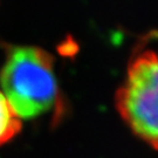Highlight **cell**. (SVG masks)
I'll use <instances>...</instances> for the list:
<instances>
[{
    "instance_id": "cell-1",
    "label": "cell",
    "mask_w": 158,
    "mask_h": 158,
    "mask_svg": "<svg viewBox=\"0 0 158 158\" xmlns=\"http://www.w3.org/2000/svg\"><path fill=\"white\" fill-rule=\"evenodd\" d=\"M0 91L21 121L48 113L59 96L53 56L36 46H10L0 69Z\"/></svg>"
},
{
    "instance_id": "cell-2",
    "label": "cell",
    "mask_w": 158,
    "mask_h": 158,
    "mask_svg": "<svg viewBox=\"0 0 158 158\" xmlns=\"http://www.w3.org/2000/svg\"><path fill=\"white\" fill-rule=\"evenodd\" d=\"M115 102L131 131L158 150V52L149 49L131 59Z\"/></svg>"
},
{
    "instance_id": "cell-3",
    "label": "cell",
    "mask_w": 158,
    "mask_h": 158,
    "mask_svg": "<svg viewBox=\"0 0 158 158\" xmlns=\"http://www.w3.org/2000/svg\"><path fill=\"white\" fill-rule=\"evenodd\" d=\"M23 129V121L12 110L0 91V147L11 142Z\"/></svg>"
}]
</instances>
